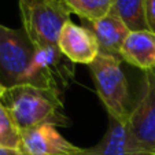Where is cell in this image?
Here are the masks:
<instances>
[{"label":"cell","mask_w":155,"mask_h":155,"mask_svg":"<svg viewBox=\"0 0 155 155\" xmlns=\"http://www.w3.org/2000/svg\"><path fill=\"white\" fill-rule=\"evenodd\" d=\"M19 2V8L21 7H28L33 6L36 3H44V2H56V0H18Z\"/></svg>","instance_id":"e0dca14e"},{"label":"cell","mask_w":155,"mask_h":155,"mask_svg":"<svg viewBox=\"0 0 155 155\" xmlns=\"http://www.w3.org/2000/svg\"><path fill=\"white\" fill-rule=\"evenodd\" d=\"M121 61L143 71L155 69V35L150 30L130 32L121 48Z\"/></svg>","instance_id":"8fae6325"},{"label":"cell","mask_w":155,"mask_h":155,"mask_svg":"<svg viewBox=\"0 0 155 155\" xmlns=\"http://www.w3.org/2000/svg\"><path fill=\"white\" fill-rule=\"evenodd\" d=\"M85 26L94 32L99 44V54L121 59V48L130 30L114 12L110 11L106 17L94 22H85Z\"/></svg>","instance_id":"30bf717a"},{"label":"cell","mask_w":155,"mask_h":155,"mask_svg":"<svg viewBox=\"0 0 155 155\" xmlns=\"http://www.w3.org/2000/svg\"><path fill=\"white\" fill-rule=\"evenodd\" d=\"M130 32L148 30L146 19V0H115L111 8Z\"/></svg>","instance_id":"7c38bea8"},{"label":"cell","mask_w":155,"mask_h":155,"mask_svg":"<svg viewBox=\"0 0 155 155\" xmlns=\"http://www.w3.org/2000/svg\"><path fill=\"white\" fill-rule=\"evenodd\" d=\"M4 92H6V87H4V85L0 82V99H2V96H3Z\"/></svg>","instance_id":"ac0fdd59"},{"label":"cell","mask_w":155,"mask_h":155,"mask_svg":"<svg viewBox=\"0 0 155 155\" xmlns=\"http://www.w3.org/2000/svg\"><path fill=\"white\" fill-rule=\"evenodd\" d=\"M107 132L97 144L84 148L85 155H155L135 137L128 121L110 118Z\"/></svg>","instance_id":"ba28073f"},{"label":"cell","mask_w":155,"mask_h":155,"mask_svg":"<svg viewBox=\"0 0 155 155\" xmlns=\"http://www.w3.org/2000/svg\"><path fill=\"white\" fill-rule=\"evenodd\" d=\"M128 124L141 146L155 154V70L144 71L141 96L132 108Z\"/></svg>","instance_id":"8992f818"},{"label":"cell","mask_w":155,"mask_h":155,"mask_svg":"<svg viewBox=\"0 0 155 155\" xmlns=\"http://www.w3.org/2000/svg\"><path fill=\"white\" fill-rule=\"evenodd\" d=\"M0 155H26L24 151L15 148H3L0 147Z\"/></svg>","instance_id":"2e32d148"},{"label":"cell","mask_w":155,"mask_h":155,"mask_svg":"<svg viewBox=\"0 0 155 155\" xmlns=\"http://www.w3.org/2000/svg\"><path fill=\"white\" fill-rule=\"evenodd\" d=\"M19 11L24 30L37 48L58 45L62 28L70 21V12L61 0L21 7Z\"/></svg>","instance_id":"277c9868"},{"label":"cell","mask_w":155,"mask_h":155,"mask_svg":"<svg viewBox=\"0 0 155 155\" xmlns=\"http://www.w3.org/2000/svg\"><path fill=\"white\" fill-rule=\"evenodd\" d=\"M0 103L6 107L18 129L26 130L40 125L69 126L62 96L35 85H17L6 88Z\"/></svg>","instance_id":"6da1fadb"},{"label":"cell","mask_w":155,"mask_h":155,"mask_svg":"<svg viewBox=\"0 0 155 155\" xmlns=\"http://www.w3.org/2000/svg\"><path fill=\"white\" fill-rule=\"evenodd\" d=\"M0 147L21 150V132L12 122L8 111L0 103Z\"/></svg>","instance_id":"5bb4252c"},{"label":"cell","mask_w":155,"mask_h":155,"mask_svg":"<svg viewBox=\"0 0 155 155\" xmlns=\"http://www.w3.org/2000/svg\"><path fill=\"white\" fill-rule=\"evenodd\" d=\"M146 19L148 30L155 35V0H146Z\"/></svg>","instance_id":"9a60e30c"},{"label":"cell","mask_w":155,"mask_h":155,"mask_svg":"<svg viewBox=\"0 0 155 155\" xmlns=\"http://www.w3.org/2000/svg\"><path fill=\"white\" fill-rule=\"evenodd\" d=\"M59 50L74 64H89L99 55V44L94 32L87 26H78L68 21L58 40Z\"/></svg>","instance_id":"9c48e42d"},{"label":"cell","mask_w":155,"mask_h":155,"mask_svg":"<svg viewBox=\"0 0 155 155\" xmlns=\"http://www.w3.org/2000/svg\"><path fill=\"white\" fill-rule=\"evenodd\" d=\"M74 74V63L63 55L58 45L43 48L36 47L29 85L48 89L62 96L73 82Z\"/></svg>","instance_id":"5b68a950"},{"label":"cell","mask_w":155,"mask_h":155,"mask_svg":"<svg viewBox=\"0 0 155 155\" xmlns=\"http://www.w3.org/2000/svg\"><path fill=\"white\" fill-rule=\"evenodd\" d=\"M36 45L22 29L0 24V82L6 88L30 84Z\"/></svg>","instance_id":"3957f363"},{"label":"cell","mask_w":155,"mask_h":155,"mask_svg":"<svg viewBox=\"0 0 155 155\" xmlns=\"http://www.w3.org/2000/svg\"><path fill=\"white\" fill-rule=\"evenodd\" d=\"M61 3L84 22H94L111 11L115 0H61Z\"/></svg>","instance_id":"4fadbf2b"},{"label":"cell","mask_w":155,"mask_h":155,"mask_svg":"<svg viewBox=\"0 0 155 155\" xmlns=\"http://www.w3.org/2000/svg\"><path fill=\"white\" fill-rule=\"evenodd\" d=\"M81 150L66 140L54 125L21 130V151L26 155H76Z\"/></svg>","instance_id":"52a82bcc"},{"label":"cell","mask_w":155,"mask_h":155,"mask_svg":"<svg viewBox=\"0 0 155 155\" xmlns=\"http://www.w3.org/2000/svg\"><path fill=\"white\" fill-rule=\"evenodd\" d=\"M89 70L108 117L128 121L132 111L129 108V85L121 68V59L99 54L89 64Z\"/></svg>","instance_id":"7a4b0ae2"},{"label":"cell","mask_w":155,"mask_h":155,"mask_svg":"<svg viewBox=\"0 0 155 155\" xmlns=\"http://www.w3.org/2000/svg\"><path fill=\"white\" fill-rule=\"evenodd\" d=\"M76 155H85V151H84V148H82V150H81V151H80V152H78V154H76Z\"/></svg>","instance_id":"d6986e66"}]
</instances>
